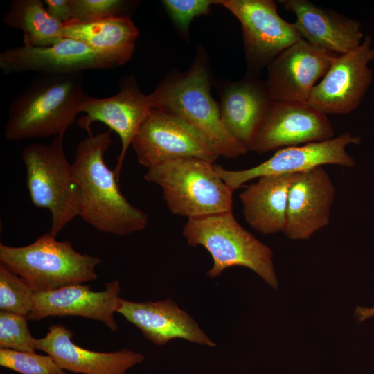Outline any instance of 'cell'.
Returning <instances> with one entry per match:
<instances>
[{"label":"cell","mask_w":374,"mask_h":374,"mask_svg":"<svg viewBox=\"0 0 374 374\" xmlns=\"http://www.w3.org/2000/svg\"><path fill=\"white\" fill-rule=\"evenodd\" d=\"M111 131L89 135L77 145L72 164L80 195V217L95 229L124 236L144 229L147 215L122 194L114 170L104 160Z\"/></svg>","instance_id":"1"},{"label":"cell","mask_w":374,"mask_h":374,"mask_svg":"<svg viewBox=\"0 0 374 374\" xmlns=\"http://www.w3.org/2000/svg\"><path fill=\"white\" fill-rule=\"evenodd\" d=\"M85 93L82 73L42 75L10 101L4 134L22 141L64 134Z\"/></svg>","instance_id":"2"},{"label":"cell","mask_w":374,"mask_h":374,"mask_svg":"<svg viewBox=\"0 0 374 374\" xmlns=\"http://www.w3.org/2000/svg\"><path fill=\"white\" fill-rule=\"evenodd\" d=\"M144 179L159 185L170 211L195 218L233 211V193L215 163L187 157L166 161L147 169Z\"/></svg>","instance_id":"3"},{"label":"cell","mask_w":374,"mask_h":374,"mask_svg":"<svg viewBox=\"0 0 374 374\" xmlns=\"http://www.w3.org/2000/svg\"><path fill=\"white\" fill-rule=\"evenodd\" d=\"M0 262L34 292H50L96 280L99 257L76 251L69 241L50 233L23 247L0 244Z\"/></svg>","instance_id":"4"},{"label":"cell","mask_w":374,"mask_h":374,"mask_svg":"<svg viewBox=\"0 0 374 374\" xmlns=\"http://www.w3.org/2000/svg\"><path fill=\"white\" fill-rule=\"evenodd\" d=\"M182 233L189 245H201L211 254L213 264L206 274L208 277H217L229 267L240 266L277 287L271 249L242 227L233 211L188 219Z\"/></svg>","instance_id":"5"},{"label":"cell","mask_w":374,"mask_h":374,"mask_svg":"<svg viewBox=\"0 0 374 374\" xmlns=\"http://www.w3.org/2000/svg\"><path fill=\"white\" fill-rule=\"evenodd\" d=\"M149 98L152 109L176 115L204 133L220 156L233 159L248 152L226 131L220 108L211 94L208 74L203 64L197 62L186 73L166 79Z\"/></svg>","instance_id":"6"},{"label":"cell","mask_w":374,"mask_h":374,"mask_svg":"<svg viewBox=\"0 0 374 374\" xmlns=\"http://www.w3.org/2000/svg\"><path fill=\"white\" fill-rule=\"evenodd\" d=\"M63 138L60 134L49 144H30L21 152L30 198L36 207L50 211L48 233L54 237L80 213V191L64 152Z\"/></svg>","instance_id":"7"},{"label":"cell","mask_w":374,"mask_h":374,"mask_svg":"<svg viewBox=\"0 0 374 374\" xmlns=\"http://www.w3.org/2000/svg\"><path fill=\"white\" fill-rule=\"evenodd\" d=\"M131 145L138 162L147 169L175 159L193 157L215 163L220 157L214 143L200 130L158 109H151Z\"/></svg>","instance_id":"8"},{"label":"cell","mask_w":374,"mask_h":374,"mask_svg":"<svg viewBox=\"0 0 374 374\" xmlns=\"http://www.w3.org/2000/svg\"><path fill=\"white\" fill-rule=\"evenodd\" d=\"M130 60L121 54L96 50L77 39L63 38L50 46L24 44L8 48L0 53V69L5 74H71L115 68Z\"/></svg>","instance_id":"9"},{"label":"cell","mask_w":374,"mask_h":374,"mask_svg":"<svg viewBox=\"0 0 374 374\" xmlns=\"http://www.w3.org/2000/svg\"><path fill=\"white\" fill-rule=\"evenodd\" d=\"M360 143L361 137L347 132L326 141L280 148L267 160L247 169L230 170L217 164L215 167L234 192L247 182L264 176L299 174L323 165L353 167L355 159L346 147Z\"/></svg>","instance_id":"10"},{"label":"cell","mask_w":374,"mask_h":374,"mask_svg":"<svg viewBox=\"0 0 374 374\" xmlns=\"http://www.w3.org/2000/svg\"><path fill=\"white\" fill-rule=\"evenodd\" d=\"M240 21L249 67L259 72L281 52L302 39L294 23L284 20L272 0H220Z\"/></svg>","instance_id":"11"},{"label":"cell","mask_w":374,"mask_h":374,"mask_svg":"<svg viewBox=\"0 0 374 374\" xmlns=\"http://www.w3.org/2000/svg\"><path fill=\"white\" fill-rule=\"evenodd\" d=\"M374 60L369 35L355 49L335 55L321 80L312 89L307 103L325 114H346L361 103L373 80L368 63Z\"/></svg>","instance_id":"12"},{"label":"cell","mask_w":374,"mask_h":374,"mask_svg":"<svg viewBox=\"0 0 374 374\" xmlns=\"http://www.w3.org/2000/svg\"><path fill=\"white\" fill-rule=\"evenodd\" d=\"M327 115L307 102L272 100L249 150L258 154L334 137Z\"/></svg>","instance_id":"13"},{"label":"cell","mask_w":374,"mask_h":374,"mask_svg":"<svg viewBox=\"0 0 374 374\" xmlns=\"http://www.w3.org/2000/svg\"><path fill=\"white\" fill-rule=\"evenodd\" d=\"M152 109L149 94L141 91L133 76L123 81L112 96L95 98L85 93L82 99L79 113L85 114L78 119V125L91 135L92 123L99 121L120 137L121 150L114 170L118 180L127 149Z\"/></svg>","instance_id":"14"},{"label":"cell","mask_w":374,"mask_h":374,"mask_svg":"<svg viewBox=\"0 0 374 374\" xmlns=\"http://www.w3.org/2000/svg\"><path fill=\"white\" fill-rule=\"evenodd\" d=\"M337 55L303 39L290 46L267 66L265 84L269 97L275 101L307 102Z\"/></svg>","instance_id":"15"},{"label":"cell","mask_w":374,"mask_h":374,"mask_svg":"<svg viewBox=\"0 0 374 374\" xmlns=\"http://www.w3.org/2000/svg\"><path fill=\"white\" fill-rule=\"evenodd\" d=\"M335 197L334 183L322 166L295 174L283 233L292 240H306L327 226Z\"/></svg>","instance_id":"16"},{"label":"cell","mask_w":374,"mask_h":374,"mask_svg":"<svg viewBox=\"0 0 374 374\" xmlns=\"http://www.w3.org/2000/svg\"><path fill=\"white\" fill-rule=\"evenodd\" d=\"M104 285L105 289L98 292L80 284L34 292L33 308L27 318L37 321L48 317H82L101 321L116 332L118 326L114 313L120 299V283L114 280Z\"/></svg>","instance_id":"17"},{"label":"cell","mask_w":374,"mask_h":374,"mask_svg":"<svg viewBox=\"0 0 374 374\" xmlns=\"http://www.w3.org/2000/svg\"><path fill=\"white\" fill-rule=\"evenodd\" d=\"M73 333L64 325H51L45 337L33 340L35 349L50 356L65 371L82 374H125L142 363L141 353L127 348L110 353L82 348L71 340Z\"/></svg>","instance_id":"18"},{"label":"cell","mask_w":374,"mask_h":374,"mask_svg":"<svg viewBox=\"0 0 374 374\" xmlns=\"http://www.w3.org/2000/svg\"><path fill=\"white\" fill-rule=\"evenodd\" d=\"M116 312L157 346L164 345L173 339L215 346L195 320L170 299L134 302L120 298Z\"/></svg>","instance_id":"19"},{"label":"cell","mask_w":374,"mask_h":374,"mask_svg":"<svg viewBox=\"0 0 374 374\" xmlns=\"http://www.w3.org/2000/svg\"><path fill=\"white\" fill-rule=\"evenodd\" d=\"M279 2L295 14L294 24L302 39L315 47L343 55L362 42V26L357 20L308 0Z\"/></svg>","instance_id":"20"},{"label":"cell","mask_w":374,"mask_h":374,"mask_svg":"<svg viewBox=\"0 0 374 374\" xmlns=\"http://www.w3.org/2000/svg\"><path fill=\"white\" fill-rule=\"evenodd\" d=\"M293 175L259 177L240 193L245 221L262 234L283 232Z\"/></svg>","instance_id":"21"},{"label":"cell","mask_w":374,"mask_h":374,"mask_svg":"<svg viewBox=\"0 0 374 374\" xmlns=\"http://www.w3.org/2000/svg\"><path fill=\"white\" fill-rule=\"evenodd\" d=\"M272 100L265 82L246 79L225 89L221 118L229 134L249 151V146Z\"/></svg>","instance_id":"22"},{"label":"cell","mask_w":374,"mask_h":374,"mask_svg":"<svg viewBox=\"0 0 374 374\" xmlns=\"http://www.w3.org/2000/svg\"><path fill=\"white\" fill-rule=\"evenodd\" d=\"M139 30L127 15L80 21L71 19L64 24L63 38L81 41L103 52L121 54L131 59Z\"/></svg>","instance_id":"23"},{"label":"cell","mask_w":374,"mask_h":374,"mask_svg":"<svg viewBox=\"0 0 374 374\" xmlns=\"http://www.w3.org/2000/svg\"><path fill=\"white\" fill-rule=\"evenodd\" d=\"M3 22L22 30L26 46H50L63 39L64 23L52 17L40 0L12 1Z\"/></svg>","instance_id":"24"},{"label":"cell","mask_w":374,"mask_h":374,"mask_svg":"<svg viewBox=\"0 0 374 374\" xmlns=\"http://www.w3.org/2000/svg\"><path fill=\"white\" fill-rule=\"evenodd\" d=\"M34 292L16 274L0 263V311L28 316Z\"/></svg>","instance_id":"25"},{"label":"cell","mask_w":374,"mask_h":374,"mask_svg":"<svg viewBox=\"0 0 374 374\" xmlns=\"http://www.w3.org/2000/svg\"><path fill=\"white\" fill-rule=\"evenodd\" d=\"M0 366L21 374H68L49 355L0 348Z\"/></svg>","instance_id":"26"},{"label":"cell","mask_w":374,"mask_h":374,"mask_svg":"<svg viewBox=\"0 0 374 374\" xmlns=\"http://www.w3.org/2000/svg\"><path fill=\"white\" fill-rule=\"evenodd\" d=\"M26 316L0 311V348L35 351Z\"/></svg>","instance_id":"27"},{"label":"cell","mask_w":374,"mask_h":374,"mask_svg":"<svg viewBox=\"0 0 374 374\" xmlns=\"http://www.w3.org/2000/svg\"><path fill=\"white\" fill-rule=\"evenodd\" d=\"M73 19L87 21L112 16L126 15L132 1L124 0H69Z\"/></svg>","instance_id":"28"},{"label":"cell","mask_w":374,"mask_h":374,"mask_svg":"<svg viewBox=\"0 0 374 374\" xmlns=\"http://www.w3.org/2000/svg\"><path fill=\"white\" fill-rule=\"evenodd\" d=\"M169 16L181 32L186 33L191 21L197 16L209 13L211 6L217 3L211 0H163L161 1Z\"/></svg>","instance_id":"29"},{"label":"cell","mask_w":374,"mask_h":374,"mask_svg":"<svg viewBox=\"0 0 374 374\" xmlns=\"http://www.w3.org/2000/svg\"><path fill=\"white\" fill-rule=\"evenodd\" d=\"M46 10L57 20L66 23L73 19L69 0H45Z\"/></svg>","instance_id":"30"},{"label":"cell","mask_w":374,"mask_h":374,"mask_svg":"<svg viewBox=\"0 0 374 374\" xmlns=\"http://www.w3.org/2000/svg\"><path fill=\"white\" fill-rule=\"evenodd\" d=\"M355 314L361 322L374 317V307L366 308L357 306L355 309Z\"/></svg>","instance_id":"31"}]
</instances>
